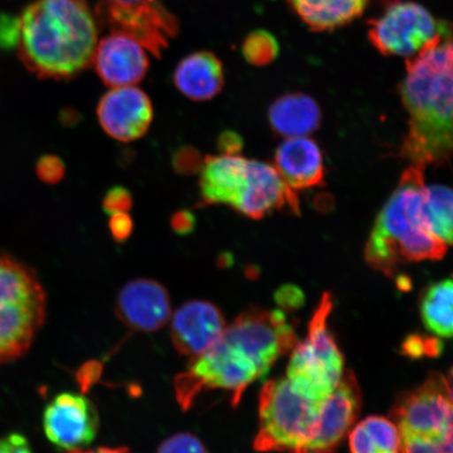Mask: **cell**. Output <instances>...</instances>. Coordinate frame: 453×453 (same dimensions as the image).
Here are the masks:
<instances>
[{"instance_id":"1","label":"cell","mask_w":453,"mask_h":453,"mask_svg":"<svg viewBox=\"0 0 453 453\" xmlns=\"http://www.w3.org/2000/svg\"><path fill=\"white\" fill-rule=\"evenodd\" d=\"M297 342L296 328L285 311L254 307L243 311L211 349L191 359L187 370L174 379L178 403L187 411L203 393L225 390L236 406L245 390L267 376Z\"/></svg>"},{"instance_id":"2","label":"cell","mask_w":453,"mask_h":453,"mask_svg":"<svg viewBox=\"0 0 453 453\" xmlns=\"http://www.w3.org/2000/svg\"><path fill=\"white\" fill-rule=\"evenodd\" d=\"M402 101L410 129L402 156L412 166H445L453 158V31L406 60Z\"/></svg>"},{"instance_id":"3","label":"cell","mask_w":453,"mask_h":453,"mask_svg":"<svg viewBox=\"0 0 453 453\" xmlns=\"http://www.w3.org/2000/svg\"><path fill=\"white\" fill-rule=\"evenodd\" d=\"M97 22L85 0H37L19 19V55L42 78L69 79L93 64Z\"/></svg>"},{"instance_id":"4","label":"cell","mask_w":453,"mask_h":453,"mask_svg":"<svg viewBox=\"0 0 453 453\" xmlns=\"http://www.w3.org/2000/svg\"><path fill=\"white\" fill-rule=\"evenodd\" d=\"M424 189L423 169L405 170L366 243L365 259L372 268L394 276L402 263L443 258L447 246L425 223Z\"/></svg>"},{"instance_id":"5","label":"cell","mask_w":453,"mask_h":453,"mask_svg":"<svg viewBox=\"0 0 453 453\" xmlns=\"http://www.w3.org/2000/svg\"><path fill=\"white\" fill-rule=\"evenodd\" d=\"M45 314L47 297L35 273L0 255V365L27 352Z\"/></svg>"},{"instance_id":"6","label":"cell","mask_w":453,"mask_h":453,"mask_svg":"<svg viewBox=\"0 0 453 453\" xmlns=\"http://www.w3.org/2000/svg\"><path fill=\"white\" fill-rule=\"evenodd\" d=\"M321 402L294 392L287 378L265 383L259 395V426L254 449L309 453L319 428Z\"/></svg>"},{"instance_id":"7","label":"cell","mask_w":453,"mask_h":453,"mask_svg":"<svg viewBox=\"0 0 453 453\" xmlns=\"http://www.w3.org/2000/svg\"><path fill=\"white\" fill-rule=\"evenodd\" d=\"M333 310L330 293L324 294L309 324L307 336L292 349L287 379L294 392L321 402L336 388L344 373V359L328 328Z\"/></svg>"},{"instance_id":"8","label":"cell","mask_w":453,"mask_h":453,"mask_svg":"<svg viewBox=\"0 0 453 453\" xmlns=\"http://www.w3.org/2000/svg\"><path fill=\"white\" fill-rule=\"evenodd\" d=\"M379 12L368 19L367 35L384 56L409 59L453 31V24L439 20L422 4L410 0H378Z\"/></svg>"},{"instance_id":"9","label":"cell","mask_w":453,"mask_h":453,"mask_svg":"<svg viewBox=\"0 0 453 453\" xmlns=\"http://www.w3.org/2000/svg\"><path fill=\"white\" fill-rule=\"evenodd\" d=\"M401 437L432 438L453 429V404L444 377L432 373L421 387L402 395L392 411Z\"/></svg>"},{"instance_id":"10","label":"cell","mask_w":453,"mask_h":453,"mask_svg":"<svg viewBox=\"0 0 453 453\" xmlns=\"http://www.w3.org/2000/svg\"><path fill=\"white\" fill-rule=\"evenodd\" d=\"M98 429V411L82 395H56L43 413L44 434L59 449H83L95 440Z\"/></svg>"},{"instance_id":"11","label":"cell","mask_w":453,"mask_h":453,"mask_svg":"<svg viewBox=\"0 0 453 453\" xmlns=\"http://www.w3.org/2000/svg\"><path fill=\"white\" fill-rule=\"evenodd\" d=\"M112 31L133 37L150 53L160 57L177 33V20L156 3L126 7L104 0L99 9Z\"/></svg>"},{"instance_id":"12","label":"cell","mask_w":453,"mask_h":453,"mask_svg":"<svg viewBox=\"0 0 453 453\" xmlns=\"http://www.w3.org/2000/svg\"><path fill=\"white\" fill-rule=\"evenodd\" d=\"M234 209L248 219H260L277 211L299 214L296 190L270 164L248 160L245 183Z\"/></svg>"},{"instance_id":"13","label":"cell","mask_w":453,"mask_h":453,"mask_svg":"<svg viewBox=\"0 0 453 453\" xmlns=\"http://www.w3.org/2000/svg\"><path fill=\"white\" fill-rule=\"evenodd\" d=\"M97 116L101 127L110 137L127 143L149 132L154 107L149 96L134 85L111 88L102 96Z\"/></svg>"},{"instance_id":"14","label":"cell","mask_w":453,"mask_h":453,"mask_svg":"<svg viewBox=\"0 0 453 453\" xmlns=\"http://www.w3.org/2000/svg\"><path fill=\"white\" fill-rule=\"evenodd\" d=\"M170 321L173 347L190 360L211 349L226 327L222 311L205 300H191L180 305Z\"/></svg>"},{"instance_id":"15","label":"cell","mask_w":453,"mask_h":453,"mask_svg":"<svg viewBox=\"0 0 453 453\" xmlns=\"http://www.w3.org/2000/svg\"><path fill=\"white\" fill-rule=\"evenodd\" d=\"M361 409V392L354 373L345 371L333 393L321 402L319 428L309 453H330L349 434Z\"/></svg>"},{"instance_id":"16","label":"cell","mask_w":453,"mask_h":453,"mask_svg":"<svg viewBox=\"0 0 453 453\" xmlns=\"http://www.w3.org/2000/svg\"><path fill=\"white\" fill-rule=\"evenodd\" d=\"M146 50L133 37L112 31L96 47L93 58L96 72L111 88L132 87L143 81L149 72Z\"/></svg>"},{"instance_id":"17","label":"cell","mask_w":453,"mask_h":453,"mask_svg":"<svg viewBox=\"0 0 453 453\" xmlns=\"http://www.w3.org/2000/svg\"><path fill=\"white\" fill-rule=\"evenodd\" d=\"M118 319L132 330L151 333L160 330L172 319V303L166 288L152 280L129 281L119 292Z\"/></svg>"},{"instance_id":"18","label":"cell","mask_w":453,"mask_h":453,"mask_svg":"<svg viewBox=\"0 0 453 453\" xmlns=\"http://www.w3.org/2000/svg\"><path fill=\"white\" fill-rule=\"evenodd\" d=\"M274 161L277 172L293 190L325 184L324 157L314 140L288 138L277 147Z\"/></svg>"},{"instance_id":"19","label":"cell","mask_w":453,"mask_h":453,"mask_svg":"<svg viewBox=\"0 0 453 453\" xmlns=\"http://www.w3.org/2000/svg\"><path fill=\"white\" fill-rule=\"evenodd\" d=\"M247 163L242 156L205 157L198 173L202 203L234 208L245 183Z\"/></svg>"},{"instance_id":"20","label":"cell","mask_w":453,"mask_h":453,"mask_svg":"<svg viewBox=\"0 0 453 453\" xmlns=\"http://www.w3.org/2000/svg\"><path fill=\"white\" fill-rule=\"evenodd\" d=\"M173 83L180 93L192 101L211 100L224 87L222 61L206 50L186 56L175 67Z\"/></svg>"},{"instance_id":"21","label":"cell","mask_w":453,"mask_h":453,"mask_svg":"<svg viewBox=\"0 0 453 453\" xmlns=\"http://www.w3.org/2000/svg\"><path fill=\"white\" fill-rule=\"evenodd\" d=\"M320 121L319 104L310 96L302 93L282 96L269 109L272 129L286 138L305 137L319 128Z\"/></svg>"},{"instance_id":"22","label":"cell","mask_w":453,"mask_h":453,"mask_svg":"<svg viewBox=\"0 0 453 453\" xmlns=\"http://www.w3.org/2000/svg\"><path fill=\"white\" fill-rule=\"evenodd\" d=\"M294 12L314 32H331L359 19L370 0H288Z\"/></svg>"},{"instance_id":"23","label":"cell","mask_w":453,"mask_h":453,"mask_svg":"<svg viewBox=\"0 0 453 453\" xmlns=\"http://www.w3.org/2000/svg\"><path fill=\"white\" fill-rule=\"evenodd\" d=\"M401 445L398 426L384 417H367L349 432L350 453H400Z\"/></svg>"},{"instance_id":"24","label":"cell","mask_w":453,"mask_h":453,"mask_svg":"<svg viewBox=\"0 0 453 453\" xmlns=\"http://www.w3.org/2000/svg\"><path fill=\"white\" fill-rule=\"evenodd\" d=\"M422 321L434 336L453 338V280L429 286L420 303Z\"/></svg>"},{"instance_id":"25","label":"cell","mask_w":453,"mask_h":453,"mask_svg":"<svg viewBox=\"0 0 453 453\" xmlns=\"http://www.w3.org/2000/svg\"><path fill=\"white\" fill-rule=\"evenodd\" d=\"M423 214L429 231L446 246L453 245V189L425 186Z\"/></svg>"},{"instance_id":"26","label":"cell","mask_w":453,"mask_h":453,"mask_svg":"<svg viewBox=\"0 0 453 453\" xmlns=\"http://www.w3.org/2000/svg\"><path fill=\"white\" fill-rule=\"evenodd\" d=\"M242 55L254 66H265L273 62L280 53V44L274 35L265 30L254 31L242 43Z\"/></svg>"},{"instance_id":"27","label":"cell","mask_w":453,"mask_h":453,"mask_svg":"<svg viewBox=\"0 0 453 453\" xmlns=\"http://www.w3.org/2000/svg\"><path fill=\"white\" fill-rule=\"evenodd\" d=\"M400 453H453V429L432 438L401 437Z\"/></svg>"},{"instance_id":"28","label":"cell","mask_w":453,"mask_h":453,"mask_svg":"<svg viewBox=\"0 0 453 453\" xmlns=\"http://www.w3.org/2000/svg\"><path fill=\"white\" fill-rule=\"evenodd\" d=\"M203 157L200 151L192 146H180L173 152L172 157L175 173L180 175H194L201 172Z\"/></svg>"},{"instance_id":"29","label":"cell","mask_w":453,"mask_h":453,"mask_svg":"<svg viewBox=\"0 0 453 453\" xmlns=\"http://www.w3.org/2000/svg\"><path fill=\"white\" fill-rule=\"evenodd\" d=\"M441 343L434 337L411 335L404 340L402 345L403 354L410 358L418 359L423 356L435 357L441 352Z\"/></svg>"},{"instance_id":"30","label":"cell","mask_w":453,"mask_h":453,"mask_svg":"<svg viewBox=\"0 0 453 453\" xmlns=\"http://www.w3.org/2000/svg\"><path fill=\"white\" fill-rule=\"evenodd\" d=\"M157 453H208L200 439L196 435L182 433L164 441Z\"/></svg>"},{"instance_id":"31","label":"cell","mask_w":453,"mask_h":453,"mask_svg":"<svg viewBox=\"0 0 453 453\" xmlns=\"http://www.w3.org/2000/svg\"><path fill=\"white\" fill-rule=\"evenodd\" d=\"M133 207V196L123 186L112 187L104 197L102 208L109 215L128 212Z\"/></svg>"},{"instance_id":"32","label":"cell","mask_w":453,"mask_h":453,"mask_svg":"<svg viewBox=\"0 0 453 453\" xmlns=\"http://www.w3.org/2000/svg\"><path fill=\"white\" fill-rule=\"evenodd\" d=\"M37 173L44 182L54 184L65 177V166L59 157H43L37 165Z\"/></svg>"},{"instance_id":"33","label":"cell","mask_w":453,"mask_h":453,"mask_svg":"<svg viewBox=\"0 0 453 453\" xmlns=\"http://www.w3.org/2000/svg\"><path fill=\"white\" fill-rule=\"evenodd\" d=\"M275 300L283 311H292L303 307L304 296L302 288L293 285H286L277 290Z\"/></svg>"},{"instance_id":"34","label":"cell","mask_w":453,"mask_h":453,"mask_svg":"<svg viewBox=\"0 0 453 453\" xmlns=\"http://www.w3.org/2000/svg\"><path fill=\"white\" fill-rule=\"evenodd\" d=\"M134 222L127 212L116 213L110 218V232L113 240L119 243L126 242L133 234Z\"/></svg>"},{"instance_id":"35","label":"cell","mask_w":453,"mask_h":453,"mask_svg":"<svg viewBox=\"0 0 453 453\" xmlns=\"http://www.w3.org/2000/svg\"><path fill=\"white\" fill-rule=\"evenodd\" d=\"M218 149L222 155L240 156L243 150V139L234 130H224L218 138Z\"/></svg>"},{"instance_id":"36","label":"cell","mask_w":453,"mask_h":453,"mask_svg":"<svg viewBox=\"0 0 453 453\" xmlns=\"http://www.w3.org/2000/svg\"><path fill=\"white\" fill-rule=\"evenodd\" d=\"M170 226L175 234L187 236L194 234L196 226V219L194 212L190 211H179L173 214L170 219Z\"/></svg>"},{"instance_id":"37","label":"cell","mask_w":453,"mask_h":453,"mask_svg":"<svg viewBox=\"0 0 453 453\" xmlns=\"http://www.w3.org/2000/svg\"><path fill=\"white\" fill-rule=\"evenodd\" d=\"M0 453H33L25 435L11 434L0 439Z\"/></svg>"},{"instance_id":"38","label":"cell","mask_w":453,"mask_h":453,"mask_svg":"<svg viewBox=\"0 0 453 453\" xmlns=\"http://www.w3.org/2000/svg\"><path fill=\"white\" fill-rule=\"evenodd\" d=\"M19 41V19H0V47H12Z\"/></svg>"},{"instance_id":"39","label":"cell","mask_w":453,"mask_h":453,"mask_svg":"<svg viewBox=\"0 0 453 453\" xmlns=\"http://www.w3.org/2000/svg\"><path fill=\"white\" fill-rule=\"evenodd\" d=\"M67 453H130V451L127 449H126V447H119V449H109V447H101V449H79L69 451Z\"/></svg>"},{"instance_id":"40","label":"cell","mask_w":453,"mask_h":453,"mask_svg":"<svg viewBox=\"0 0 453 453\" xmlns=\"http://www.w3.org/2000/svg\"><path fill=\"white\" fill-rule=\"evenodd\" d=\"M107 2L119 5H126V7H134V5L155 3V0H107Z\"/></svg>"},{"instance_id":"41","label":"cell","mask_w":453,"mask_h":453,"mask_svg":"<svg viewBox=\"0 0 453 453\" xmlns=\"http://www.w3.org/2000/svg\"><path fill=\"white\" fill-rule=\"evenodd\" d=\"M444 383L446 393L447 395H449V398L451 401V403L453 404V367L451 368L449 372L447 373V376L444 377Z\"/></svg>"},{"instance_id":"42","label":"cell","mask_w":453,"mask_h":453,"mask_svg":"<svg viewBox=\"0 0 453 453\" xmlns=\"http://www.w3.org/2000/svg\"><path fill=\"white\" fill-rule=\"evenodd\" d=\"M232 262H234V257H232V255L230 253L226 252L219 255V265H223V267H228V265L232 264Z\"/></svg>"}]
</instances>
